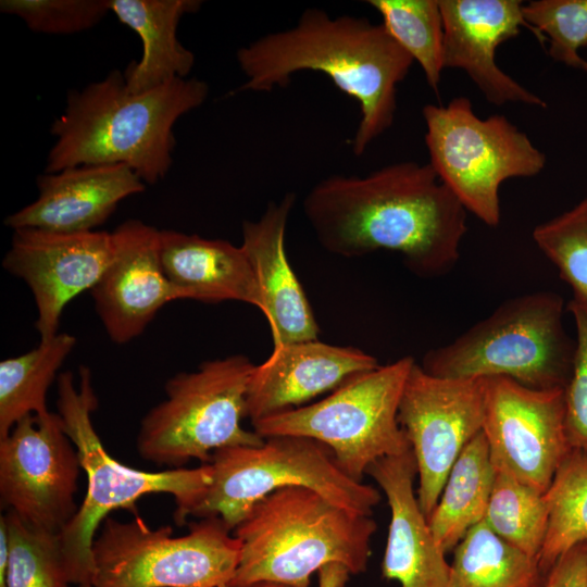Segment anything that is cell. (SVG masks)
<instances>
[{
    "instance_id": "cell-1",
    "label": "cell",
    "mask_w": 587,
    "mask_h": 587,
    "mask_svg": "<svg viewBox=\"0 0 587 587\" xmlns=\"http://www.w3.org/2000/svg\"><path fill=\"white\" fill-rule=\"evenodd\" d=\"M304 216L320 245L357 258L400 253L416 276L449 273L460 259L466 210L429 163L402 161L364 176L332 175L303 199Z\"/></svg>"
},
{
    "instance_id": "cell-2",
    "label": "cell",
    "mask_w": 587,
    "mask_h": 587,
    "mask_svg": "<svg viewBox=\"0 0 587 587\" xmlns=\"http://www.w3.org/2000/svg\"><path fill=\"white\" fill-rule=\"evenodd\" d=\"M236 60L246 78L239 91L285 87L302 71L327 75L359 103L355 155L391 127L397 86L414 62L383 24L347 14L333 17L316 8L304 10L294 26L240 47Z\"/></svg>"
},
{
    "instance_id": "cell-3",
    "label": "cell",
    "mask_w": 587,
    "mask_h": 587,
    "mask_svg": "<svg viewBox=\"0 0 587 587\" xmlns=\"http://www.w3.org/2000/svg\"><path fill=\"white\" fill-rule=\"evenodd\" d=\"M208 96V84L195 77L133 93L117 70L80 90H71L50 128L55 140L46 173L79 165L125 164L145 184H155L173 163L175 123L202 105Z\"/></svg>"
},
{
    "instance_id": "cell-4",
    "label": "cell",
    "mask_w": 587,
    "mask_h": 587,
    "mask_svg": "<svg viewBox=\"0 0 587 587\" xmlns=\"http://www.w3.org/2000/svg\"><path fill=\"white\" fill-rule=\"evenodd\" d=\"M376 529L371 515L341 507L311 488H279L258 501L235 528L241 552L228 587L262 583L310 587L312 575L329 564L361 574Z\"/></svg>"
},
{
    "instance_id": "cell-5",
    "label": "cell",
    "mask_w": 587,
    "mask_h": 587,
    "mask_svg": "<svg viewBox=\"0 0 587 587\" xmlns=\"http://www.w3.org/2000/svg\"><path fill=\"white\" fill-rule=\"evenodd\" d=\"M78 383L71 372L58 376V413L63 428L75 445L87 476V491L76 514L60 534L71 584H91L92 544L100 524L115 509L137 512L135 503L143 496L168 494L175 499V522L186 513L211 483L209 463L196 469L146 472L112 458L97 434L91 414L98 407L91 371L80 366Z\"/></svg>"
},
{
    "instance_id": "cell-6",
    "label": "cell",
    "mask_w": 587,
    "mask_h": 587,
    "mask_svg": "<svg viewBox=\"0 0 587 587\" xmlns=\"http://www.w3.org/2000/svg\"><path fill=\"white\" fill-rule=\"evenodd\" d=\"M563 310L552 291L509 299L449 344L427 351L420 365L438 377H505L533 389H565L575 342L563 326Z\"/></svg>"
},
{
    "instance_id": "cell-7",
    "label": "cell",
    "mask_w": 587,
    "mask_h": 587,
    "mask_svg": "<svg viewBox=\"0 0 587 587\" xmlns=\"http://www.w3.org/2000/svg\"><path fill=\"white\" fill-rule=\"evenodd\" d=\"M253 367L248 357L233 354L171 377L164 400L140 423L136 440L140 457L178 469L192 459L210 463L220 449L262 445L265 438L241 426Z\"/></svg>"
},
{
    "instance_id": "cell-8",
    "label": "cell",
    "mask_w": 587,
    "mask_h": 587,
    "mask_svg": "<svg viewBox=\"0 0 587 587\" xmlns=\"http://www.w3.org/2000/svg\"><path fill=\"white\" fill-rule=\"evenodd\" d=\"M209 486L186 513L220 517L232 530L253 505L271 492L288 487L311 488L335 503L371 515L379 491L346 475L323 444L300 436L266 437L260 446L216 450L209 463Z\"/></svg>"
},
{
    "instance_id": "cell-9",
    "label": "cell",
    "mask_w": 587,
    "mask_h": 587,
    "mask_svg": "<svg viewBox=\"0 0 587 587\" xmlns=\"http://www.w3.org/2000/svg\"><path fill=\"white\" fill-rule=\"evenodd\" d=\"M414 362L403 357L355 375L315 403L254 422L253 432L263 438L289 435L316 440L332 451L346 475L362 482L375 461L411 450L398 409Z\"/></svg>"
},
{
    "instance_id": "cell-10",
    "label": "cell",
    "mask_w": 587,
    "mask_h": 587,
    "mask_svg": "<svg viewBox=\"0 0 587 587\" xmlns=\"http://www.w3.org/2000/svg\"><path fill=\"white\" fill-rule=\"evenodd\" d=\"M429 165L465 210L484 224L500 223L499 189L510 178L533 177L546 155L504 115L480 118L469 98L422 109Z\"/></svg>"
},
{
    "instance_id": "cell-11",
    "label": "cell",
    "mask_w": 587,
    "mask_h": 587,
    "mask_svg": "<svg viewBox=\"0 0 587 587\" xmlns=\"http://www.w3.org/2000/svg\"><path fill=\"white\" fill-rule=\"evenodd\" d=\"M241 542L220 517L192 523L173 536L170 526L149 527L107 517L92 544V587H226L239 564Z\"/></svg>"
},
{
    "instance_id": "cell-12",
    "label": "cell",
    "mask_w": 587,
    "mask_h": 587,
    "mask_svg": "<svg viewBox=\"0 0 587 587\" xmlns=\"http://www.w3.org/2000/svg\"><path fill=\"white\" fill-rule=\"evenodd\" d=\"M486 380L447 378L414 362L398 409V422L413 451L417 500L429 520L449 472L467 442L483 430Z\"/></svg>"
},
{
    "instance_id": "cell-13",
    "label": "cell",
    "mask_w": 587,
    "mask_h": 587,
    "mask_svg": "<svg viewBox=\"0 0 587 587\" xmlns=\"http://www.w3.org/2000/svg\"><path fill=\"white\" fill-rule=\"evenodd\" d=\"M80 469L59 413L27 415L0 439L1 502L30 527L61 534L79 508Z\"/></svg>"
},
{
    "instance_id": "cell-14",
    "label": "cell",
    "mask_w": 587,
    "mask_h": 587,
    "mask_svg": "<svg viewBox=\"0 0 587 587\" xmlns=\"http://www.w3.org/2000/svg\"><path fill=\"white\" fill-rule=\"evenodd\" d=\"M485 380L483 433L494 466L545 494L572 449L564 389H533L505 377Z\"/></svg>"
},
{
    "instance_id": "cell-15",
    "label": "cell",
    "mask_w": 587,
    "mask_h": 587,
    "mask_svg": "<svg viewBox=\"0 0 587 587\" xmlns=\"http://www.w3.org/2000/svg\"><path fill=\"white\" fill-rule=\"evenodd\" d=\"M113 257L112 233L14 229L2 265L30 289L40 340L58 334L66 304L98 282Z\"/></svg>"
},
{
    "instance_id": "cell-16",
    "label": "cell",
    "mask_w": 587,
    "mask_h": 587,
    "mask_svg": "<svg viewBox=\"0 0 587 587\" xmlns=\"http://www.w3.org/2000/svg\"><path fill=\"white\" fill-rule=\"evenodd\" d=\"M113 257L90 289L96 311L112 341L138 337L166 303L180 300L160 258V230L127 220L112 232Z\"/></svg>"
},
{
    "instance_id": "cell-17",
    "label": "cell",
    "mask_w": 587,
    "mask_h": 587,
    "mask_svg": "<svg viewBox=\"0 0 587 587\" xmlns=\"http://www.w3.org/2000/svg\"><path fill=\"white\" fill-rule=\"evenodd\" d=\"M444 26V66L466 73L485 99L546 108L539 96L523 87L496 62V51L532 28L520 0H438ZM533 33V32H532Z\"/></svg>"
},
{
    "instance_id": "cell-18",
    "label": "cell",
    "mask_w": 587,
    "mask_h": 587,
    "mask_svg": "<svg viewBox=\"0 0 587 587\" xmlns=\"http://www.w3.org/2000/svg\"><path fill=\"white\" fill-rule=\"evenodd\" d=\"M371 354L354 348L304 340L273 347L254 365L246 392V417L251 424L334 391L348 379L378 367Z\"/></svg>"
},
{
    "instance_id": "cell-19",
    "label": "cell",
    "mask_w": 587,
    "mask_h": 587,
    "mask_svg": "<svg viewBox=\"0 0 587 587\" xmlns=\"http://www.w3.org/2000/svg\"><path fill=\"white\" fill-rule=\"evenodd\" d=\"M38 197L4 220L10 228L83 233L102 225L118 203L145 190L125 164L79 165L37 177Z\"/></svg>"
},
{
    "instance_id": "cell-20",
    "label": "cell",
    "mask_w": 587,
    "mask_h": 587,
    "mask_svg": "<svg viewBox=\"0 0 587 587\" xmlns=\"http://www.w3.org/2000/svg\"><path fill=\"white\" fill-rule=\"evenodd\" d=\"M366 474L383 490L390 509L383 577L397 580L401 587H449L450 564L414 490L417 467L412 449L375 461Z\"/></svg>"
},
{
    "instance_id": "cell-21",
    "label": "cell",
    "mask_w": 587,
    "mask_h": 587,
    "mask_svg": "<svg viewBox=\"0 0 587 587\" xmlns=\"http://www.w3.org/2000/svg\"><path fill=\"white\" fill-rule=\"evenodd\" d=\"M296 196L270 202L255 221L242 223V243L254 272L268 322L273 347L315 340L320 327L311 304L286 254L285 235Z\"/></svg>"
},
{
    "instance_id": "cell-22",
    "label": "cell",
    "mask_w": 587,
    "mask_h": 587,
    "mask_svg": "<svg viewBox=\"0 0 587 587\" xmlns=\"http://www.w3.org/2000/svg\"><path fill=\"white\" fill-rule=\"evenodd\" d=\"M163 271L180 299L239 301L263 312V298L241 246L173 229L160 230Z\"/></svg>"
},
{
    "instance_id": "cell-23",
    "label": "cell",
    "mask_w": 587,
    "mask_h": 587,
    "mask_svg": "<svg viewBox=\"0 0 587 587\" xmlns=\"http://www.w3.org/2000/svg\"><path fill=\"white\" fill-rule=\"evenodd\" d=\"M110 12L133 29L142 43L141 58L125 70L127 89L142 93L188 78L195 54L184 47L177 28L182 17L196 13L200 0H108Z\"/></svg>"
},
{
    "instance_id": "cell-24",
    "label": "cell",
    "mask_w": 587,
    "mask_h": 587,
    "mask_svg": "<svg viewBox=\"0 0 587 587\" xmlns=\"http://www.w3.org/2000/svg\"><path fill=\"white\" fill-rule=\"evenodd\" d=\"M496 470L483 433L474 436L452 465L428 520L430 530L447 553L470 528L484 521Z\"/></svg>"
},
{
    "instance_id": "cell-25",
    "label": "cell",
    "mask_w": 587,
    "mask_h": 587,
    "mask_svg": "<svg viewBox=\"0 0 587 587\" xmlns=\"http://www.w3.org/2000/svg\"><path fill=\"white\" fill-rule=\"evenodd\" d=\"M546 576L536 558L482 521L453 549L449 587H544Z\"/></svg>"
},
{
    "instance_id": "cell-26",
    "label": "cell",
    "mask_w": 587,
    "mask_h": 587,
    "mask_svg": "<svg viewBox=\"0 0 587 587\" xmlns=\"http://www.w3.org/2000/svg\"><path fill=\"white\" fill-rule=\"evenodd\" d=\"M76 338L58 333L21 355L0 362V439L27 415H46L47 392Z\"/></svg>"
},
{
    "instance_id": "cell-27",
    "label": "cell",
    "mask_w": 587,
    "mask_h": 587,
    "mask_svg": "<svg viewBox=\"0 0 587 587\" xmlns=\"http://www.w3.org/2000/svg\"><path fill=\"white\" fill-rule=\"evenodd\" d=\"M544 497L548 526L537 561L547 575L562 554L587 540V452L569 451Z\"/></svg>"
},
{
    "instance_id": "cell-28",
    "label": "cell",
    "mask_w": 587,
    "mask_h": 587,
    "mask_svg": "<svg viewBox=\"0 0 587 587\" xmlns=\"http://www.w3.org/2000/svg\"><path fill=\"white\" fill-rule=\"evenodd\" d=\"M389 35L422 68L437 92L444 66V26L438 0H369Z\"/></svg>"
},
{
    "instance_id": "cell-29",
    "label": "cell",
    "mask_w": 587,
    "mask_h": 587,
    "mask_svg": "<svg viewBox=\"0 0 587 587\" xmlns=\"http://www.w3.org/2000/svg\"><path fill=\"white\" fill-rule=\"evenodd\" d=\"M492 491L484 521L502 539L538 558L548 526L544 494L495 467Z\"/></svg>"
},
{
    "instance_id": "cell-30",
    "label": "cell",
    "mask_w": 587,
    "mask_h": 587,
    "mask_svg": "<svg viewBox=\"0 0 587 587\" xmlns=\"http://www.w3.org/2000/svg\"><path fill=\"white\" fill-rule=\"evenodd\" d=\"M3 517L9 545L7 587H67L60 534L30 527L13 512Z\"/></svg>"
},
{
    "instance_id": "cell-31",
    "label": "cell",
    "mask_w": 587,
    "mask_h": 587,
    "mask_svg": "<svg viewBox=\"0 0 587 587\" xmlns=\"http://www.w3.org/2000/svg\"><path fill=\"white\" fill-rule=\"evenodd\" d=\"M533 239L587 310V196L570 210L538 224Z\"/></svg>"
},
{
    "instance_id": "cell-32",
    "label": "cell",
    "mask_w": 587,
    "mask_h": 587,
    "mask_svg": "<svg viewBox=\"0 0 587 587\" xmlns=\"http://www.w3.org/2000/svg\"><path fill=\"white\" fill-rule=\"evenodd\" d=\"M523 15L553 61L587 74L579 54L587 46V0H532L523 3Z\"/></svg>"
},
{
    "instance_id": "cell-33",
    "label": "cell",
    "mask_w": 587,
    "mask_h": 587,
    "mask_svg": "<svg viewBox=\"0 0 587 587\" xmlns=\"http://www.w3.org/2000/svg\"><path fill=\"white\" fill-rule=\"evenodd\" d=\"M0 11L17 16L32 32L70 35L93 27L110 9L108 0H1Z\"/></svg>"
},
{
    "instance_id": "cell-34",
    "label": "cell",
    "mask_w": 587,
    "mask_h": 587,
    "mask_svg": "<svg viewBox=\"0 0 587 587\" xmlns=\"http://www.w3.org/2000/svg\"><path fill=\"white\" fill-rule=\"evenodd\" d=\"M576 326L573 370L564 389L565 427L572 448L587 452V310L570 301Z\"/></svg>"
},
{
    "instance_id": "cell-35",
    "label": "cell",
    "mask_w": 587,
    "mask_h": 587,
    "mask_svg": "<svg viewBox=\"0 0 587 587\" xmlns=\"http://www.w3.org/2000/svg\"><path fill=\"white\" fill-rule=\"evenodd\" d=\"M587 551L582 542L562 554L547 573L544 587H586Z\"/></svg>"
},
{
    "instance_id": "cell-36",
    "label": "cell",
    "mask_w": 587,
    "mask_h": 587,
    "mask_svg": "<svg viewBox=\"0 0 587 587\" xmlns=\"http://www.w3.org/2000/svg\"><path fill=\"white\" fill-rule=\"evenodd\" d=\"M349 575L348 570L341 565H326L319 571V587H344Z\"/></svg>"
},
{
    "instance_id": "cell-37",
    "label": "cell",
    "mask_w": 587,
    "mask_h": 587,
    "mask_svg": "<svg viewBox=\"0 0 587 587\" xmlns=\"http://www.w3.org/2000/svg\"><path fill=\"white\" fill-rule=\"evenodd\" d=\"M9 545L7 525L3 515L0 519V587H7Z\"/></svg>"
},
{
    "instance_id": "cell-38",
    "label": "cell",
    "mask_w": 587,
    "mask_h": 587,
    "mask_svg": "<svg viewBox=\"0 0 587 587\" xmlns=\"http://www.w3.org/2000/svg\"><path fill=\"white\" fill-rule=\"evenodd\" d=\"M226 587H228V586H226ZM255 587H285V586L279 585V584H275V583H262V584H259Z\"/></svg>"
},
{
    "instance_id": "cell-39",
    "label": "cell",
    "mask_w": 587,
    "mask_h": 587,
    "mask_svg": "<svg viewBox=\"0 0 587 587\" xmlns=\"http://www.w3.org/2000/svg\"><path fill=\"white\" fill-rule=\"evenodd\" d=\"M78 587H92L91 584H82Z\"/></svg>"
},
{
    "instance_id": "cell-40",
    "label": "cell",
    "mask_w": 587,
    "mask_h": 587,
    "mask_svg": "<svg viewBox=\"0 0 587 587\" xmlns=\"http://www.w3.org/2000/svg\"><path fill=\"white\" fill-rule=\"evenodd\" d=\"M584 544H585V548H586V551H587V540H585ZM586 587H587V578H586Z\"/></svg>"
}]
</instances>
